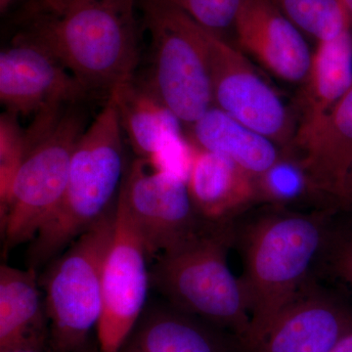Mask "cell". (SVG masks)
Returning <instances> with one entry per match:
<instances>
[{
	"mask_svg": "<svg viewBox=\"0 0 352 352\" xmlns=\"http://www.w3.org/2000/svg\"><path fill=\"white\" fill-rule=\"evenodd\" d=\"M335 212L268 207L241 226L235 222V244L243 261L240 281L251 317L242 342L245 351L258 346L309 284L312 266L327 245Z\"/></svg>",
	"mask_w": 352,
	"mask_h": 352,
	"instance_id": "obj_1",
	"label": "cell"
},
{
	"mask_svg": "<svg viewBox=\"0 0 352 352\" xmlns=\"http://www.w3.org/2000/svg\"><path fill=\"white\" fill-rule=\"evenodd\" d=\"M139 0H87L30 21L17 38L43 48L92 92L110 95L136 76Z\"/></svg>",
	"mask_w": 352,
	"mask_h": 352,
	"instance_id": "obj_2",
	"label": "cell"
},
{
	"mask_svg": "<svg viewBox=\"0 0 352 352\" xmlns=\"http://www.w3.org/2000/svg\"><path fill=\"white\" fill-rule=\"evenodd\" d=\"M113 94L83 131L72 157L63 198L28 250L29 267L50 263L117 207L127 166Z\"/></svg>",
	"mask_w": 352,
	"mask_h": 352,
	"instance_id": "obj_3",
	"label": "cell"
},
{
	"mask_svg": "<svg viewBox=\"0 0 352 352\" xmlns=\"http://www.w3.org/2000/svg\"><path fill=\"white\" fill-rule=\"evenodd\" d=\"M235 222L207 226L150 263L152 286L183 312L228 329L244 342L251 317L240 278L227 261L235 244Z\"/></svg>",
	"mask_w": 352,
	"mask_h": 352,
	"instance_id": "obj_4",
	"label": "cell"
},
{
	"mask_svg": "<svg viewBox=\"0 0 352 352\" xmlns=\"http://www.w3.org/2000/svg\"><path fill=\"white\" fill-rule=\"evenodd\" d=\"M87 127L85 113L74 106L54 124L32 122L27 129L24 160L6 205L0 207L3 256L31 243L59 206L76 143Z\"/></svg>",
	"mask_w": 352,
	"mask_h": 352,
	"instance_id": "obj_5",
	"label": "cell"
},
{
	"mask_svg": "<svg viewBox=\"0 0 352 352\" xmlns=\"http://www.w3.org/2000/svg\"><path fill=\"white\" fill-rule=\"evenodd\" d=\"M151 43L144 78L182 124L191 126L214 106L203 28L166 0H139Z\"/></svg>",
	"mask_w": 352,
	"mask_h": 352,
	"instance_id": "obj_6",
	"label": "cell"
},
{
	"mask_svg": "<svg viewBox=\"0 0 352 352\" xmlns=\"http://www.w3.org/2000/svg\"><path fill=\"white\" fill-rule=\"evenodd\" d=\"M116 208L51 261L39 281L45 292L53 352L78 351L98 325L102 273L115 228Z\"/></svg>",
	"mask_w": 352,
	"mask_h": 352,
	"instance_id": "obj_7",
	"label": "cell"
},
{
	"mask_svg": "<svg viewBox=\"0 0 352 352\" xmlns=\"http://www.w3.org/2000/svg\"><path fill=\"white\" fill-rule=\"evenodd\" d=\"M120 198L138 227L150 263L210 222L197 212L187 180L150 159L136 157L127 166Z\"/></svg>",
	"mask_w": 352,
	"mask_h": 352,
	"instance_id": "obj_8",
	"label": "cell"
},
{
	"mask_svg": "<svg viewBox=\"0 0 352 352\" xmlns=\"http://www.w3.org/2000/svg\"><path fill=\"white\" fill-rule=\"evenodd\" d=\"M149 256L126 204L118 199L115 228L102 273V311L97 325L100 352H120L147 302Z\"/></svg>",
	"mask_w": 352,
	"mask_h": 352,
	"instance_id": "obj_9",
	"label": "cell"
},
{
	"mask_svg": "<svg viewBox=\"0 0 352 352\" xmlns=\"http://www.w3.org/2000/svg\"><path fill=\"white\" fill-rule=\"evenodd\" d=\"M214 106L283 148L294 144L295 124L274 89L239 50L204 29Z\"/></svg>",
	"mask_w": 352,
	"mask_h": 352,
	"instance_id": "obj_10",
	"label": "cell"
},
{
	"mask_svg": "<svg viewBox=\"0 0 352 352\" xmlns=\"http://www.w3.org/2000/svg\"><path fill=\"white\" fill-rule=\"evenodd\" d=\"M91 94L36 44L15 36L0 53V101L18 119L59 115Z\"/></svg>",
	"mask_w": 352,
	"mask_h": 352,
	"instance_id": "obj_11",
	"label": "cell"
},
{
	"mask_svg": "<svg viewBox=\"0 0 352 352\" xmlns=\"http://www.w3.org/2000/svg\"><path fill=\"white\" fill-rule=\"evenodd\" d=\"M234 29L241 50L278 78L305 80L314 54L274 0H242Z\"/></svg>",
	"mask_w": 352,
	"mask_h": 352,
	"instance_id": "obj_12",
	"label": "cell"
},
{
	"mask_svg": "<svg viewBox=\"0 0 352 352\" xmlns=\"http://www.w3.org/2000/svg\"><path fill=\"white\" fill-rule=\"evenodd\" d=\"M351 332V308L309 283L250 352H328Z\"/></svg>",
	"mask_w": 352,
	"mask_h": 352,
	"instance_id": "obj_13",
	"label": "cell"
},
{
	"mask_svg": "<svg viewBox=\"0 0 352 352\" xmlns=\"http://www.w3.org/2000/svg\"><path fill=\"white\" fill-rule=\"evenodd\" d=\"M298 95L294 146L302 148L352 87V28L339 38L317 43Z\"/></svg>",
	"mask_w": 352,
	"mask_h": 352,
	"instance_id": "obj_14",
	"label": "cell"
},
{
	"mask_svg": "<svg viewBox=\"0 0 352 352\" xmlns=\"http://www.w3.org/2000/svg\"><path fill=\"white\" fill-rule=\"evenodd\" d=\"M192 146L187 183L197 212L214 223L236 221L256 204V177L226 157Z\"/></svg>",
	"mask_w": 352,
	"mask_h": 352,
	"instance_id": "obj_15",
	"label": "cell"
},
{
	"mask_svg": "<svg viewBox=\"0 0 352 352\" xmlns=\"http://www.w3.org/2000/svg\"><path fill=\"white\" fill-rule=\"evenodd\" d=\"M120 124L136 157L152 159L183 138L182 122L147 82L134 78L116 88Z\"/></svg>",
	"mask_w": 352,
	"mask_h": 352,
	"instance_id": "obj_16",
	"label": "cell"
},
{
	"mask_svg": "<svg viewBox=\"0 0 352 352\" xmlns=\"http://www.w3.org/2000/svg\"><path fill=\"white\" fill-rule=\"evenodd\" d=\"M190 127L192 145L231 160L254 177L270 170L285 153L274 141L215 106Z\"/></svg>",
	"mask_w": 352,
	"mask_h": 352,
	"instance_id": "obj_17",
	"label": "cell"
},
{
	"mask_svg": "<svg viewBox=\"0 0 352 352\" xmlns=\"http://www.w3.org/2000/svg\"><path fill=\"white\" fill-rule=\"evenodd\" d=\"M300 150L317 186L339 208L338 199L352 164V87Z\"/></svg>",
	"mask_w": 352,
	"mask_h": 352,
	"instance_id": "obj_18",
	"label": "cell"
},
{
	"mask_svg": "<svg viewBox=\"0 0 352 352\" xmlns=\"http://www.w3.org/2000/svg\"><path fill=\"white\" fill-rule=\"evenodd\" d=\"M47 315L36 270L0 267V351L25 344H44Z\"/></svg>",
	"mask_w": 352,
	"mask_h": 352,
	"instance_id": "obj_19",
	"label": "cell"
},
{
	"mask_svg": "<svg viewBox=\"0 0 352 352\" xmlns=\"http://www.w3.org/2000/svg\"><path fill=\"white\" fill-rule=\"evenodd\" d=\"M126 344L136 352H227L214 332L177 308H151Z\"/></svg>",
	"mask_w": 352,
	"mask_h": 352,
	"instance_id": "obj_20",
	"label": "cell"
},
{
	"mask_svg": "<svg viewBox=\"0 0 352 352\" xmlns=\"http://www.w3.org/2000/svg\"><path fill=\"white\" fill-rule=\"evenodd\" d=\"M256 203L265 204L268 207L338 210L333 201L317 186L302 159L289 152H285L270 170L256 176Z\"/></svg>",
	"mask_w": 352,
	"mask_h": 352,
	"instance_id": "obj_21",
	"label": "cell"
},
{
	"mask_svg": "<svg viewBox=\"0 0 352 352\" xmlns=\"http://www.w3.org/2000/svg\"><path fill=\"white\" fill-rule=\"evenodd\" d=\"M287 18L308 36L324 43L339 38L351 27L340 0H274Z\"/></svg>",
	"mask_w": 352,
	"mask_h": 352,
	"instance_id": "obj_22",
	"label": "cell"
},
{
	"mask_svg": "<svg viewBox=\"0 0 352 352\" xmlns=\"http://www.w3.org/2000/svg\"><path fill=\"white\" fill-rule=\"evenodd\" d=\"M28 148L27 131L12 113L0 118V207L6 205Z\"/></svg>",
	"mask_w": 352,
	"mask_h": 352,
	"instance_id": "obj_23",
	"label": "cell"
},
{
	"mask_svg": "<svg viewBox=\"0 0 352 352\" xmlns=\"http://www.w3.org/2000/svg\"><path fill=\"white\" fill-rule=\"evenodd\" d=\"M197 24L223 38L222 32L234 27L242 0H166Z\"/></svg>",
	"mask_w": 352,
	"mask_h": 352,
	"instance_id": "obj_24",
	"label": "cell"
},
{
	"mask_svg": "<svg viewBox=\"0 0 352 352\" xmlns=\"http://www.w3.org/2000/svg\"><path fill=\"white\" fill-rule=\"evenodd\" d=\"M320 261L352 289V228L333 226Z\"/></svg>",
	"mask_w": 352,
	"mask_h": 352,
	"instance_id": "obj_25",
	"label": "cell"
},
{
	"mask_svg": "<svg viewBox=\"0 0 352 352\" xmlns=\"http://www.w3.org/2000/svg\"><path fill=\"white\" fill-rule=\"evenodd\" d=\"M87 0H29L20 11L19 21L27 24L30 21L47 16L61 15Z\"/></svg>",
	"mask_w": 352,
	"mask_h": 352,
	"instance_id": "obj_26",
	"label": "cell"
},
{
	"mask_svg": "<svg viewBox=\"0 0 352 352\" xmlns=\"http://www.w3.org/2000/svg\"><path fill=\"white\" fill-rule=\"evenodd\" d=\"M338 206H339V210H352V164L342 183V190L338 199Z\"/></svg>",
	"mask_w": 352,
	"mask_h": 352,
	"instance_id": "obj_27",
	"label": "cell"
},
{
	"mask_svg": "<svg viewBox=\"0 0 352 352\" xmlns=\"http://www.w3.org/2000/svg\"><path fill=\"white\" fill-rule=\"evenodd\" d=\"M44 344H25L20 346L1 349L0 352H43Z\"/></svg>",
	"mask_w": 352,
	"mask_h": 352,
	"instance_id": "obj_28",
	"label": "cell"
},
{
	"mask_svg": "<svg viewBox=\"0 0 352 352\" xmlns=\"http://www.w3.org/2000/svg\"><path fill=\"white\" fill-rule=\"evenodd\" d=\"M328 352H352V332L344 336Z\"/></svg>",
	"mask_w": 352,
	"mask_h": 352,
	"instance_id": "obj_29",
	"label": "cell"
},
{
	"mask_svg": "<svg viewBox=\"0 0 352 352\" xmlns=\"http://www.w3.org/2000/svg\"><path fill=\"white\" fill-rule=\"evenodd\" d=\"M76 352H100V349H99L98 344L88 342L85 346H83L82 349H78Z\"/></svg>",
	"mask_w": 352,
	"mask_h": 352,
	"instance_id": "obj_30",
	"label": "cell"
},
{
	"mask_svg": "<svg viewBox=\"0 0 352 352\" xmlns=\"http://www.w3.org/2000/svg\"><path fill=\"white\" fill-rule=\"evenodd\" d=\"M340 3H342V6H344L347 15H349L352 28V0H340Z\"/></svg>",
	"mask_w": 352,
	"mask_h": 352,
	"instance_id": "obj_31",
	"label": "cell"
},
{
	"mask_svg": "<svg viewBox=\"0 0 352 352\" xmlns=\"http://www.w3.org/2000/svg\"><path fill=\"white\" fill-rule=\"evenodd\" d=\"M15 1L16 0H0V11H1V13L6 12L9 6Z\"/></svg>",
	"mask_w": 352,
	"mask_h": 352,
	"instance_id": "obj_32",
	"label": "cell"
},
{
	"mask_svg": "<svg viewBox=\"0 0 352 352\" xmlns=\"http://www.w3.org/2000/svg\"><path fill=\"white\" fill-rule=\"evenodd\" d=\"M120 352H136L132 347L129 346V344H126L122 351Z\"/></svg>",
	"mask_w": 352,
	"mask_h": 352,
	"instance_id": "obj_33",
	"label": "cell"
}]
</instances>
